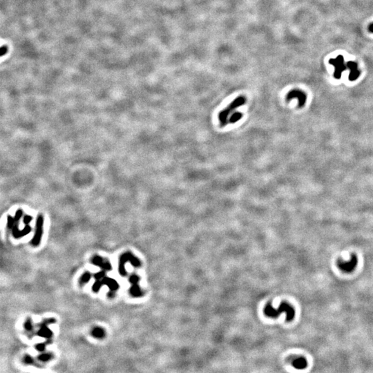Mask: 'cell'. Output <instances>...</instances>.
<instances>
[{
	"instance_id": "6da1fadb",
	"label": "cell",
	"mask_w": 373,
	"mask_h": 373,
	"mask_svg": "<svg viewBox=\"0 0 373 373\" xmlns=\"http://www.w3.org/2000/svg\"><path fill=\"white\" fill-rule=\"evenodd\" d=\"M246 98L243 96H240L237 97V98L234 99L225 109L219 113L218 114V120L220 122V125L221 127L226 126L229 122L228 117L230 116L231 113L233 112L236 108L240 107L243 105H245L246 102Z\"/></svg>"
},
{
	"instance_id": "7a4b0ae2",
	"label": "cell",
	"mask_w": 373,
	"mask_h": 373,
	"mask_svg": "<svg viewBox=\"0 0 373 373\" xmlns=\"http://www.w3.org/2000/svg\"><path fill=\"white\" fill-rule=\"evenodd\" d=\"M285 312L286 313V320L287 321H291L294 319L295 315L294 309L292 308L291 306H290L288 303H282L281 304L279 308L277 310H275L272 308L271 305H268L265 309H264V313L265 315L270 317H277L281 313Z\"/></svg>"
},
{
	"instance_id": "3957f363",
	"label": "cell",
	"mask_w": 373,
	"mask_h": 373,
	"mask_svg": "<svg viewBox=\"0 0 373 373\" xmlns=\"http://www.w3.org/2000/svg\"><path fill=\"white\" fill-rule=\"evenodd\" d=\"M329 64L334 67V77L336 79H340L341 77L342 73L347 69V65L344 63V58L343 55H339L336 58L330 59Z\"/></svg>"
},
{
	"instance_id": "277c9868",
	"label": "cell",
	"mask_w": 373,
	"mask_h": 373,
	"mask_svg": "<svg viewBox=\"0 0 373 373\" xmlns=\"http://www.w3.org/2000/svg\"><path fill=\"white\" fill-rule=\"evenodd\" d=\"M292 99L298 100V107L299 108L303 107L306 105L307 96L305 92L300 89H293L290 91L286 96V100L290 101Z\"/></svg>"
},
{
	"instance_id": "5b68a950",
	"label": "cell",
	"mask_w": 373,
	"mask_h": 373,
	"mask_svg": "<svg viewBox=\"0 0 373 373\" xmlns=\"http://www.w3.org/2000/svg\"><path fill=\"white\" fill-rule=\"evenodd\" d=\"M42 224H43V219L41 216L38 217L37 221L36 230H35V236L31 240L32 245L35 247H37L41 243V238L42 235Z\"/></svg>"
},
{
	"instance_id": "8992f818",
	"label": "cell",
	"mask_w": 373,
	"mask_h": 373,
	"mask_svg": "<svg viewBox=\"0 0 373 373\" xmlns=\"http://www.w3.org/2000/svg\"><path fill=\"white\" fill-rule=\"evenodd\" d=\"M357 264V258L356 255L353 254L352 256L351 261L349 262H339L338 266L341 270L346 272H351L355 270V267Z\"/></svg>"
},
{
	"instance_id": "52a82bcc",
	"label": "cell",
	"mask_w": 373,
	"mask_h": 373,
	"mask_svg": "<svg viewBox=\"0 0 373 373\" xmlns=\"http://www.w3.org/2000/svg\"><path fill=\"white\" fill-rule=\"evenodd\" d=\"M91 263L96 266L100 267L101 268L105 271H110L112 270V266L111 265L110 262L106 260V259H102V257L98 256V255L93 256V258L91 259Z\"/></svg>"
},
{
	"instance_id": "ba28073f",
	"label": "cell",
	"mask_w": 373,
	"mask_h": 373,
	"mask_svg": "<svg viewBox=\"0 0 373 373\" xmlns=\"http://www.w3.org/2000/svg\"><path fill=\"white\" fill-rule=\"evenodd\" d=\"M347 67L350 70V75H349V80L351 82H354L360 76L361 71L358 68L357 63L353 61H350L346 63Z\"/></svg>"
},
{
	"instance_id": "9c48e42d",
	"label": "cell",
	"mask_w": 373,
	"mask_h": 373,
	"mask_svg": "<svg viewBox=\"0 0 373 373\" xmlns=\"http://www.w3.org/2000/svg\"><path fill=\"white\" fill-rule=\"evenodd\" d=\"M127 261H129L128 253L126 252V253L121 255L119 261V272L120 274L122 277H125L127 275V271L125 270V263Z\"/></svg>"
},
{
	"instance_id": "30bf717a",
	"label": "cell",
	"mask_w": 373,
	"mask_h": 373,
	"mask_svg": "<svg viewBox=\"0 0 373 373\" xmlns=\"http://www.w3.org/2000/svg\"><path fill=\"white\" fill-rule=\"evenodd\" d=\"M103 285H106L111 291H116L119 288V284L113 278L105 277L102 280Z\"/></svg>"
},
{
	"instance_id": "8fae6325",
	"label": "cell",
	"mask_w": 373,
	"mask_h": 373,
	"mask_svg": "<svg viewBox=\"0 0 373 373\" xmlns=\"http://www.w3.org/2000/svg\"><path fill=\"white\" fill-rule=\"evenodd\" d=\"M37 335L39 337H44V338L49 339L53 335V332L50 329H49L47 325H44V326H41L39 330L37 332Z\"/></svg>"
},
{
	"instance_id": "7c38bea8",
	"label": "cell",
	"mask_w": 373,
	"mask_h": 373,
	"mask_svg": "<svg viewBox=\"0 0 373 373\" xmlns=\"http://www.w3.org/2000/svg\"><path fill=\"white\" fill-rule=\"evenodd\" d=\"M307 365L308 363H307L306 359L303 357L296 359L292 362V365L296 369H303L306 368Z\"/></svg>"
},
{
	"instance_id": "4fadbf2b",
	"label": "cell",
	"mask_w": 373,
	"mask_h": 373,
	"mask_svg": "<svg viewBox=\"0 0 373 373\" xmlns=\"http://www.w3.org/2000/svg\"><path fill=\"white\" fill-rule=\"evenodd\" d=\"M130 293L132 296L134 297H140L143 295V292L141 291V289L140 286H139L138 283L132 284L130 288Z\"/></svg>"
},
{
	"instance_id": "5bb4252c",
	"label": "cell",
	"mask_w": 373,
	"mask_h": 373,
	"mask_svg": "<svg viewBox=\"0 0 373 373\" xmlns=\"http://www.w3.org/2000/svg\"><path fill=\"white\" fill-rule=\"evenodd\" d=\"M128 253V258H129V261L130 262L131 264L133 267H136V268H139V267H140L141 265V262L139 260V259L137 258L136 256H134L133 254H131V252H127Z\"/></svg>"
},
{
	"instance_id": "9a60e30c",
	"label": "cell",
	"mask_w": 373,
	"mask_h": 373,
	"mask_svg": "<svg viewBox=\"0 0 373 373\" xmlns=\"http://www.w3.org/2000/svg\"><path fill=\"white\" fill-rule=\"evenodd\" d=\"M91 334H92V335H93L94 337H96V338L101 339V338H103V337H105V330H104L102 328L96 327L95 328H93V330H92Z\"/></svg>"
},
{
	"instance_id": "2e32d148",
	"label": "cell",
	"mask_w": 373,
	"mask_h": 373,
	"mask_svg": "<svg viewBox=\"0 0 373 373\" xmlns=\"http://www.w3.org/2000/svg\"><path fill=\"white\" fill-rule=\"evenodd\" d=\"M242 117H243L242 113L234 112V113H232V115H231L230 119H229V122H230V123H232V124L236 123V122L239 121V120L242 118Z\"/></svg>"
},
{
	"instance_id": "e0dca14e",
	"label": "cell",
	"mask_w": 373,
	"mask_h": 373,
	"mask_svg": "<svg viewBox=\"0 0 373 373\" xmlns=\"http://www.w3.org/2000/svg\"><path fill=\"white\" fill-rule=\"evenodd\" d=\"M91 278V273L89 272V271H86V272H84L83 274L82 275V277H80V285H84L85 283H88L89 281H90Z\"/></svg>"
},
{
	"instance_id": "ac0fdd59",
	"label": "cell",
	"mask_w": 373,
	"mask_h": 373,
	"mask_svg": "<svg viewBox=\"0 0 373 373\" xmlns=\"http://www.w3.org/2000/svg\"><path fill=\"white\" fill-rule=\"evenodd\" d=\"M103 285V283L102 280H96V281L93 283V286H92V290L93 292L97 293L100 290L101 287Z\"/></svg>"
},
{
	"instance_id": "d6986e66",
	"label": "cell",
	"mask_w": 373,
	"mask_h": 373,
	"mask_svg": "<svg viewBox=\"0 0 373 373\" xmlns=\"http://www.w3.org/2000/svg\"><path fill=\"white\" fill-rule=\"evenodd\" d=\"M52 356L53 355L51 353H44L38 356V359L42 361V362H47V361L51 359Z\"/></svg>"
},
{
	"instance_id": "ffe728a7",
	"label": "cell",
	"mask_w": 373,
	"mask_h": 373,
	"mask_svg": "<svg viewBox=\"0 0 373 373\" xmlns=\"http://www.w3.org/2000/svg\"><path fill=\"white\" fill-rule=\"evenodd\" d=\"M105 274L106 273L105 271H99V272H97L96 274H95L93 275V277L96 280H102L103 278L106 277Z\"/></svg>"
},
{
	"instance_id": "44dd1931",
	"label": "cell",
	"mask_w": 373,
	"mask_h": 373,
	"mask_svg": "<svg viewBox=\"0 0 373 373\" xmlns=\"http://www.w3.org/2000/svg\"><path fill=\"white\" fill-rule=\"evenodd\" d=\"M129 281H130L131 284L138 283L139 281H140V277L136 274H133L131 276L130 278H129Z\"/></svg>"
},
{
	"instance_id": "7402d4cb",
	"label": "cell",
	"mask_w": 373,
	"mask_h": 373,
	"mask_svg": "<svg viewBox=\"0 0 373 373\" xmlns=\"http://www.w3.org/2000/svg\"><path fill=\"white\" fill-rule=\"evenodd\" d=\"M24 328L26 330H28V331H30V330H33L32 321L30 318H27V320L26 321V322L24 323Z\"/></svg>"
},
{
	"instance_id": "603a6c76",
	"label": "cell",
	"mask_w": 373,
	"mask_h": 373,
	"mask_svg": "<svg viewBox=\"0 0 373 373\" xmlns=\"http://www.w3.org/2000/svg\"><path fill=\"white\" fill-rule=\"evenodd\" d=\"M55 320L53 319V318H50V319H46L44 320L43 322L40 323V324H39L38 325H39L40 327L41 326H44V325H47L49 324H52V323H55Z\"/></svg>"
},
{
	"instance_id": "cb8c5ba5",
	"label": "cell",
	"mask_w": 373,
	"mask_h": 373,
	"mask_svg": "<svg viewBox=\"0 0 373 373\" xmlns=\"http://www.w3.org/2000/svg\"><path fill=\"white\" fill-rule=\"evenodd\" d=\"M35 348L37 349L38 351L40 352H43L44 350H45L46 348V345L44 343H39L37 344L36 346H35Z\"/></svg>"
},
{
	"instance_id": "d4e9b609",
	"label": "cell",
	"mask_w": 373,
	"mask_h": 373,
	"mask_svg": "<svg viewBox=\"0 0 373 373\" xmlns=\"http://www.w3.org/2000/svg\"><path fill=\"white\" fill-rule=\"evenodd\" d=\"M115 296V291H111V290H110V292L108 293V298H114V296Z\"/></svg>"
},
{
	"instance_id": "484cf974",
	"label": "cell",
	"mask_w": 373,
	"mask_h": 373,
	"mask_svg": "<svg viewBox=\"0 0 373 373\" xmlns=\"http://www.w3.org/2000/svg\"><path fill=\"white\" fill-rule=\"evenodd\" d=\"M368 30H369V32L371 33H373V23H371L369 25V27H368Z\"/></svg>"
}]
</instances>
